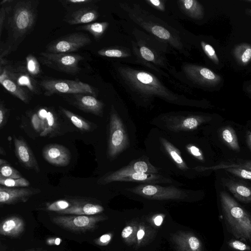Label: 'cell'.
<instances>
[{"label": "cell", "mask_w": 251, "mask_h": 251, "mask_svg": "<svg viewBox=\"0 0 251 251\" xmlns=\"http://www.w3.org/2000/svg\"><path fill=\"white\" fill-rule=\"evenodd\" d=\"M0 82L3 87L22 101L28 102V97L25 91L10 75L8 70L5 69H0Z\"/></svg>", "instance_id": "obj_21"}, {"label": "cell", "mask_w": 251, "mask_h": 251, "mask_svg": "<svg viewBox=\"0 0 251 251\" xmlns=\"http://www.w3.org/2000/svg\"><path fill=\"white\" fill-rule=\"evenodd\" d=\"M222 183L238 201L251 203V186L230 179L223 178Z\"/></svg>", "instance_id": "obj_17"}, {"label": "cell", "mask_w": 251, "mask_h": 251, "mask_svg": "<svg viewBox=\"0 0 251 251\" xmlns=\"http://www.w3.org/2000/svg\"><path fill=\"white\" fill-rule=\"evenodd\" d=\"M191 153L200 160H203L204 158L201 150L196 146H191L188 147Z\"/></svg>", "instance_id": "obj_48"}, {"label": "cell", "mask_w": 251, "mask_h": 251, "mask_svg": "<svg viewBox=\"0 0 251 251\" xmlns=\"http://www.w3.org/2000/svg\"><path fill=\"white\" fill-rule=\"evenodd\" d=\"M91 42L87 34L80 32H74L51 42L47 46L46 51L55 53H69L90 44Z\"/></svg>", "instance_id": "obj_10"}, {"label": "cell", "mask_w": 251, "mask_h": 251, "mask_svg": "<svg viewBox=\"0 0 251 251\" xmlns=\"http://www.w3.org/2000/svg\"><path fill=\"white\" fill-rule=\"evenodd\" d=\"M138 225L131 224L127 225L123 229L121 236L125 242L128 244L136 243V236Z\"/></svg>", "instance_id": "obj_32"}, {"label": "cell", "mask_w": 251, "mask_h": 251, "mask_svg": "<svg viewBox=\"0 0 251 251\" xmlns=\"http://www.w3.org/2000/svg\"><path fill=\"white\" fill-rule=\"evenodd\" d=\"M113 237V234L111 232L102 235L98 238L94 240V243L100 246H106L111 241Z\"/></svg>", "instance_id": "obj_45"}, {"label": "cell", "mask_w": 251, "mask_h": 251, "mask_svg": "<svg viewBox=\"0 0 251 251\" xmlns=\"http://www.w3.org/2000/svg\"><path fill=\"white\" fill-rule=\"evenodd\" d=\"M31 0L18 1L10 9L12 11L8 24L14 41L23 38L30 31L35 22L36 6Z\"/></svg>", "instance_id": "obj_3"}, {"label": "cell", "mask_w": 251, "mask_h": 251, "mask_svg": "<svg viewBox=\"0 0 251 251\" xmlns=\"http://www.w3.org/2000/svg\"><path fill=\"white\" fill-rule=\"evenodd\" d=\"M75 99V104L80 109L101 116L103 104L94 96L85 94H73Z\"/></svg>", "instance_id": "obj_16"}, {"label": "cell", "mask_w": 251, "mask_h": 251, "mask_svg": "<svg viewBox=\"0 0 251 251\" xmlns=\"http://www.w3.org/2000/svg\"><path fill=\"white\" fill-rule=\"evenodd\" d=\"M118 71L126 84L140 94L159 97L170 101L178 100V97L168 89L152 74L126 67H120Z\"/></svg>", "instance_id": "obj_1"}, {"label": "cell", "mask_w": 251, "mask_h": 251, "mask_svg": "<svg viewBox=\"0 0 251 251\" xmlns=\"http://www.w3.org/2000/svg\"><path fill=\"white\" fill-rule=\"evenodd\" d=\"M147 2H149L151 5L158 9L162 11L164 10V5L162 1L159 0H150L147 1Z\"/></svg>", "instance_id": "obj_49"}, {"label": "cell", "mask_w": 251, "mask_h": 251, "mask_svg": "<svg viewBox=\"0 0 251 251\" xmlns=\"http://www.w3.org/2000/svg\"><path fill=\"white\" fill-rule=\"evenodd\" d=\"M183 70L188 78L202 86H216L222 80V78L219 75L203 66L187 64L184 66Z\"/></svg>", "instance_id": "obj_11"}, {"label": "cell", "mask_w": 251, "mask_h": 251, "mask_svg": "<svg viewBox=\"0 0 251 251\" xmlns=\"http://www.w3.org/2000/svg\"><path fill=\"white\" fill-rule=\"evenodd\" d=\"M44 158L50 164L56 166H66L70 162L71 154L65 146L59 144H49L43 150Z\"/></svg>", "instance_id": "obj_13"}, {"label": "cell", "mask_w": 251, "mask_h": 251, "mask_svg": "<svg viewBox=\"0 0 251 251\" xmlns=\"http://www.w3.org/2000/svg\"><path fill=\"white\" fill-rule=\"evenodd\" d=\"M8 164V162L3 159H0V166L2 165Z\"/></svg>", "instance_id": "obj_54"}, {"label": "cell", "mask_w": 251, "mask_h": 251, "mask_svg": "<svg viewBox=\"0 0 251 251\" xmlns=\"http://www.w3.org/2000/svg\"><path fill=\"white\" fill-rule=\"evenodd\" d=\"M0 153L1 155H5L6 154V153L4 150V149L2 148V147H0Z\"/></svg>", "instance_id": "obj_55"}, {"label": "cell", "mask_w": 251, "mask_h": 251, "mask_svg": "<svg viewBox=\"0 0 251 251\" xmlns=\"http://www.w3.org/2000/svg\"><path fill=\"white\" fill-rule=\"evenodd\" d=\"M228 245L232 249L239 251H249L251 247L248 245L236 240H230Z\"/></svg>", "instance_id": "obj_43"}, {"label": "cell", "mask_w": 251, "mask_h": 251, "mask_svg": "<svg viewBox=\"0 0 251 251\" xmlns=\"http://www.w3.org/2000/svg\"><path fill=\"white\" fill-rule=\"evenodd\" d=\"M0 177L4 178H20L21 174L8 164L0 166Z\"/></svg>", "instance_id": "obj_35"}, {"label": "cell", "mask_w": 251, "mask_h": 251, "mask_svg": "<svg viewBox=\"0 0 251 251\" xmlns=\"http://www.w3.org/2000/svg\"><path fill=\"white\" fill-rule=\"evenodd\" d=\"M6 11L4 7H1L0 11V35H1L4 22L5 20Z\"/></svg>", "instance_id": "obj_51"}, {"label": "cell", "mask_w": 251, "mask_h": 251, "mask_svg": "<svg viewBox=\"0 0 251 251\" xmlns=\"http://www.w3.org/2000/svg\"><path fill=\"white\" fill-rule=\"evenodd\" d=\"M130 191L148 199L159 200H182L187 196L184 191L175 187L154 184H141Z\"/></svg>", "instance_id": "obj_9"}, {"label": "cell", "mask_w": 251, "mask_h": 251, "mask_svg": "<svg viewBox=\"0 0 251 251\" xmlns=\"http://www.w3.org/2000/svg\"><path fill=\"white\" fill-rule=\"evenodd\" d=\"M61 110L72 124L79 129L82 131H88L90 130L91 126L86 120L64 108H61Z\"/></svg>", "instance_id": "obj_26"}, {"label": "cell", "mask_w": 251, "mask_h": 251, "mask_svg": "<svg viewBox=\"0 0 251 251\" xmlns=\"http://www.w3.org/2000/svg\"><path fill=\"white\" fill-rule=\"evenodd\" d=\"M147 234V228L143 224L138 225L136 236V244L137 246L140 245L143 243Z\"/></svg>", "instance_id": "obj_42"}, {"label": "cell", "mask_w": 251, "mask_h": 251, "mask_svg": "<svg viewBox=\"0 0 251 251\" xmlns=\"http://www.w3.org/2000/svg\"><path fill=\"white\" fill-rule=\"evenodd\" d=\"M92 1L91 0H67V2L73 3H88V2H91Z\"/></svg>", "instance_id": "obj_52"}, {"label": "cell", "mask_w": 251, "mask_h": 251, "mask_svg": "<svg viewBox=\"0 0 251 251\" xmlns=\"http://www.w3.org/2000/svg\"><path fill=\"white\" fill-rule=\"evenodd\" d=\"M230 168H238L245 169L251 171V161H243L242 162L238 163L225 164L222 163L216 166L211 167H199L197 169L200 171H206L209 170H218L224 169H226Z\"/></svg>", "instance_id": "obj_31"}, {"label": "cell", "mask_w": 251, "mask_h": 251, "mask_svg": "<svg viewBox=\"0 0 251 251\" xmlns=\"http://www.w3.org/2000/svg\"><path fill=\"white\" fill-rule=\"evenodd\" d=\"M108 25L107 22L93 23L77 27L76 29L87 31L96 39H99L103 35Z\"/></svg>", "instance_id": "obj_28"}, {"label": "cell", "mask_w": 251, "mask_h": 251, "mask_svg": "<svg viewBox=\"0 0 251 251\" xmlns=\"http://www.w3.org/2000/svg\"><path fill=\"white\" fill-rule=\"evenodd\" d=\"M72 205V202H70L66 200H58L48 204L47 206V209L50 211L59 213L68 208Z\"/></svg>", "instance_id": "obj_37"}, {"label": "cell", "mask_w": 251, "mask_h": 251, "mask_svg": "<svg viewBox=\"0 0 251 251\" xmlns=\"http://www.w3.org/2000/svg\"><path fill=\"white\" fill-rule=\"evenodd\" d=\"M31 122L34 130L40 134L42 131L41 122L37 113H34L32 115Z\"/></svg>", "instance_id": "obj_47"}, {"label": "cell", "mask_w": 251, "mask_h": 251, "mask_svg": "<svg viewBox=\"0 0 251 251\" xmlns=\"http://www.w3.org/2000/svg\"><path fill=\"white\" fill-rule=\"evenodd\" d=\"M246 137L247 144L251 149V131H247L246 132Z\"/></svg>", "instance_id": "obj_53"}, {"label": "cell", "mask_w": 251, "mask_h": 251, "mask_svg": "<svg viewBox=\"0 0 251 251\" xmlns=\"http://www.w3.org/2000/svg\"><path fill=\"white\" fill-rule=\"evenodd\" d=\"M249 91L251 93V86L249 88Z\"/></svg>", "instance_id": "obj_58"}, {"label": "cell", "mask_w": 251, "mask_h": 251, "mask_svg": "<svg viewBox=\"0 0 251 251\" xmlns=\"http://www.w3.org/2000/svg\"><path fill=\"white\" fill-rule=\"evenodd\" d=\"M172 240L178 251H202L201 241L192 233L178 231L172 236Z\"/></svg>", "instance_id": "obj_15"}, {"label": "cell", "mask_w": 251, "mask_h": 251, "mask_svg": "<svg viewBox=\"0 0 251 251\" xmlns=\"http://www.w3.org/2000/svg\"><path fill=\"white\" fill-rule=\"evenodd\" d=\"M221 136L223 141L232 150L239 151L240 146L235 130L232 127L226 126L221 130Z\"/></svg>", "instance_id": "obj_25"}, {"label": "cell", "mask_w": 251, "mask_h": 251, "mask_svg": "<svg viewBox=\"0 0 251 251\" xmlns=\"http://www.w3.org/2000/svg\"><path fill=\"white\" fill-rule=\"evenodd\" d=\"M126 167L134 172L142 173L156 174L158 173L157 169L149 162L143 160H139L129 164Z\"/></svg>", "instance_id": "obj_30"}, {"label": "cell", "mask_w": 251, "mask_h": 251, "mask_svg": "<svg viewBox=\"0 0 251 251\" xmlns=\"http://www.w3.org/2000/svg\"><path fill=\"white\" fill-rule=\"evenodd\" d=\"M204 121V118L201 116L188 117L181 120L178 124L175 126V127L177 129H193L197 128Z\"/></svg>", "instance_id": "obj_29"}, {"label": "cell", "mask_w": 251, "mask_h": 251, "mask_svg": "<svg viewBox=\"0 0 251 251\" xmlns=\"http://www.w3.org/2000/svg\"><path fill=\"white\" fill-rule=\"evenodd\" d=\"M24 221L18 216H11L4 219L0 223V234L3 236L17 237L25 230Z\"/></svg>", "instance_id": "obj_18"}, {"label": "cell", "mask_w": 251, "mask_h": 251, "mask_svg": "<svg viewBox=\"0 0 251 251\" xmlns=\"http://www.w3.org/2000/svg\"><path fill=\"white\" fill-rule=\"evenodd\" d=\"M99 17L97 10L91 8H83L74 12L67 21L71 25L89 24Z\"/></svg>", "instance_id": "obj_22"}, {"label": "cell", "mask_w": 251, "mask_h": 251, "mask_svg": "<svg viewBox=\"0 0 251 251\" xmlns=\"http://www.w3.org/2000/svg\"><path fill=\"white\" fill-rule=\"evenodd\" d=\"M222 212L232 235L237 239L251 241V215L225 191L220 193Z\"/></svg>", "instance_id": "obj_2"}, {"label": "cell", "mask_w": 251, "mask_h": 251, "mask_svg": "<svg viewBox=\"0 0 251 251\" xmlns=\"http://www.w3.org/2000/svg\"><path fill=\"white\" fill-rule=\"evenodd\" d=\"M244 1L251 2V0H244Z\"/></svg>", "instance_id": "obj_57"}, {"label": "cell", "mask_w": 251, "mask_h": 251, "mask_svg": "<svg viewBox=\"0 0 251 251\" xmlns=\"http://www.w3.org/2000/svg\"><path fill=\"white\" fill-rule=\"evenodd\" d=\"M41 190L33 188L7 187L0 186V204H13L25 202L32 196L38 194Z\"/></svg>", "instance_id": "obj_12"}, {"label": "cell", "mask_w": 251, "mask_h": 251, "mask_svg": "<svg viewBox=\"0 0 251 251\" xmlns=\"http://www.w3.org/2000/svg\"><path fill=\"white\" fill-rule=\"evenodd\" d=\"M40 85L45 90L46 96L55 94H85L96 96L91 86L80 81L50 79L42 81Z\"/></svg>", "instance_id": "obj_6"}, {"label": "cell", "mask_w": 251, "mask_h": 251, "mask_svg": "<svg viewBox=\"0 0 251 251\" xmlns=\"http://www.w3.org/2000/svg\"><path fill=\"white\" fill-rule=\"evenodd\" d=\"M245 12L248 15L251 16V9H249V8L246 9L245 10Z\"/></svg>", "instance_id": "obj_56"}, {"label": "cell", "mask_w": 251, "mask_h": 251, "mask_svg": "<svg viewBox=\"0 0 251 251\" xmlns=\"http://www.w3.org/2000/svg\"><path fill=\"white\" fill-rule=\"evenodd\" d=\"M130 15L143 28L150 31L156 37L167 41L174 46L179 47V42L171 35L169 31L163 26L153 24V23L150 22L143 21L133 14L130 13Z\"/></svg>", "instance_id": "obj_20"}, {"label": "cell", "mask_w": 251, "mask_h": 251, "mask_svg": "<svg viewBox=\"0 0 251 251\" xmlns=\"http://www.w3.org/2000/svg\"><path fill=\"white\" fill-rule=\"evenodd\" d=\"M72 205L68 208L58 213L65 214L94 215L98 214L104 210L100 205L90 202L73 201Z\"/></svg>", "instance_id": "obj_19"}, {"label": "cell", "mask_w": 251, "mask_h": 251, "mask_svg": "<svg viewBox=\"0 0 251 251\" xmlns=\"http://www.w3.org/2000/svg\"><path fill=\"white\" fill-rule=\"evenodd\" d=\"M160 140L166 151L178 167L182 169H187V165L180 156L179 151L165 139L161 138Z\"/></svg>", "instance_id": "obj_27"}, {"label": "cell", "mask_w": 251, "mask_h": 251, "mask_svg": "<svg viewBox=\"0 0 251 251\" xmlns=\"http://www.w3.org/2000/svg\"><path fill=\"white\" fill-rule=\"evenodd\" d=\"M165 216L162 214H157L153 217L152 221L154 225L157 226H160L164 220Z\"/></svg>", "instance_id": "obj_50"}, {"label": "cell", "mask_w": 251, "mask_h": 251, "mask_svg": "<svg viewBox=\"0 0 251 251\" xmlns=\"http://www.w3.org/2000/svg\"><path fill=\"white\" fill-rule=\"evenodd\" d=\"M98 54L101 56L109 57H125L128 55L127 53L120 50L115 49H107L99 50Z\"/></svg>", "instance_id": "obj_39"}, {"label": "cell", "mask_w": 251, "mask_h": 251, "mask_svg": "<svg viewBox=\"0 0 251 251\" xmlns=\"http://www.w3.org/2000/svg\"><path fill=\"white\" fill-rule=\"evenodd\" d=\"M113 181H134L154 184L171 183L172 180L160 175L136 172L125 167L105 175L99 179L98 183L106 184Z\"/></svg>", "instance_id": "obj_4"}, {"label": "cell", "mask_w": 251, "mask_h": 251, "mask_svg": "<svg viewBox=\"0 0 251 251\" xmlns=\"http://www.w3.org/2000/svg\"><path fill=\"white\" fill-rule=\"evenodd\" d=\"M8 73L19 85L21 87L26 86L31 91L34 90V87L31 83V80L28 75L24 74L17 76L15 74L9 72Z\"/></svg>", "instance_id": "obj_36"}, {"label": "cell", "mask_w": 251, "mask_h": 251, "mask_svg": "<svg viewBox=\"0 0 251 251\" xmlns=\"http://www.w3.org/2000/svg\"><path fill=\"white\" fill-rule=\"evenodd\" d=\"M8 118V109L3 103L0 105V128L2 129L7 122Z\"/></svg>", "instance_id": "obj_46"}, {"label": "cell", "mask_w": 251, "mask_h": 251, "mask_svg": "<svg viewBox=\"0 0 251 251\" xmlns=\"http://www.w3.org/2000/svg\"><path fill=\"white\" fill-rule=\"evenodd\" d=\"M39 59L43 64L48 67L67 74H75L80 70L78 64L83 57L77 54L46 51L39 54Z\"/></svg>", "instance_id": "obj_5"}, {"label": "cell", "mask_w": 251, "mask_h": 251, "mask_svg": "<svg viewBox=\"0 0 251 251\" xmlns=\"http://www.w3.org/2000/svg\"><path fill=\"white\" fill-rule=\"evenodd\" d=\"M225 171L235 176L251 180V171L250 170L238 168H230L226 169Z\"/></svg>", "instance_id": "obj_41"}, {"label": "cell", "mask_w": 251, "mask_h": 251, "mask_svg": "<svg viewBox=\"0 0 251 251\" xmlns=\"http://www.w3.org/2000/svg\"><path fill=\"white\" fill-rule=\"evenodd\" d=\"M140 53L144 59L148 61L154 62L155 59L154 54L148 47L144 46H141L140 48Z\"/></svg>", "instance_id": "obj_44"}, {"label": "cell", "mask_w": 251, "mask_h": 251, "mask_svg": "<svg viewBox=\"0 0 251 251\" xmlns=\"http://www.w3.org/2000/svg\"><path fill=\"white\" fill-rule=\"evenodd\" d=\"M178 3L181 9L188 16L198 20L203 18V8L197 0H181Z\"/></svg>", "instance_id": "obj_23"}, {"label": "cell", "mask_w": 251, "mask_h": 251, "mask_svg": "<svg viewBox=\"0 0 251 251\" xmlns=\"http://www.w3.org/2000/svg\"><path fill=\"white\" fill-rule=\"evenodd\" d=\"M26 61L28 72L33 75H38L40 72V68L37 59L32 55H29L26 57Z\"/></svg>", "instance_id": "obj_38"}, {"label": "cell", "mask_w": 251, "mask_h": 251, "mask_svg": "<svg viewBox=\"0 0 251 251\" xmlns=\"http://www.w3.org/2000/svg\"><path fill=\"white\" fill-rule=\"evenodd\" d=\"M233 55L237 62L241 65H246L251 61V45L242 43L233 49Z\"/></svg>", "instance_id": "obj_24"}, {"label": "cell", "mask_w": 251, "mask_h": 251, "mask_svg": "<svg viewBox=\"0 0 251 251\" xmlns=\"http://www.w3.org/2000/svg\"><path fill=\"white\" fill-rule=\"evenodd\" d=\"M15 152L19 161L26 168L40 172L37 161L26 143L21 138H14Z\"/></svg>", "instance_id": "obj_14"}, {"label": "cell", "mask_w": 251, "mask_h": 251, "mask_svg": "<svg viewBox=\"0 0 251 251\" xmlns=\"http://www.w3.org/2000/svg\"><path fill=\"white\" fill-rule=\"evenodd\" d=\"M129 142L124 125L114 109L111 110L109 123L108 155L114 158L125 150Z\"/></svg>", "instance_id": "obj_8"}, {"label": "cell", "mask_w": 251, "mask_h": 251, "mask_svg": "<svg viewBox=\"0 0 251 251\" xmlns=\"http://www.w3.org/2000/svg\"><path fill=\"white\" fill-rule=\"evenodd\" d=\"M107 218L103 215H58L52 218L56 225L66 229L74 232H84L93 230L100 221Z\"/></svg>", "instance_id": "obj_7"}, {"label": "cell", "mask_w": 251, "mask_h": 251, "mask_svg": "<svg viewBox=\"0 0 251 251\" xmlns=\"http://www.w3.org/2000/svg\"><path fill=\"white\" fill-rule=\"evenodd\" d=\"M0 184L7 187H28L30 183L23 177L16 179L0 177Z\"/></svg>", "instance_id": "obj_33"}, {"label": "cell", "mask_w": 251, "mask_h": 251, "mask_svg": "<svg viewBox=\"0 0 251 251\" xmlns=\"http://www.w3.org/2000/svg\"><path fill=\"white\" fill-rule=\"evenodd\" d=\"M57 125V121L54 114L52 112L49 111L45 126L40 135L46 136L48 134H51L56 129Z\"/></svg>", "instance_id": "obj_34"}, {"label": "cell", "mask_w": 251, "mask_h": 251, "mask_svg": "<svg viewBox=\"0 0 251 251\" xmlns=\"http://www.w3.org/2000/svg\"><path fill=\"white\" fill-rule=\"evenodd\" d=\"M201 45L204 52L207 57L215 64H218L219 59L213 47L203 41L201 42Z\"/></svg>", "instance_id": "obj_40"}]
</instances>
